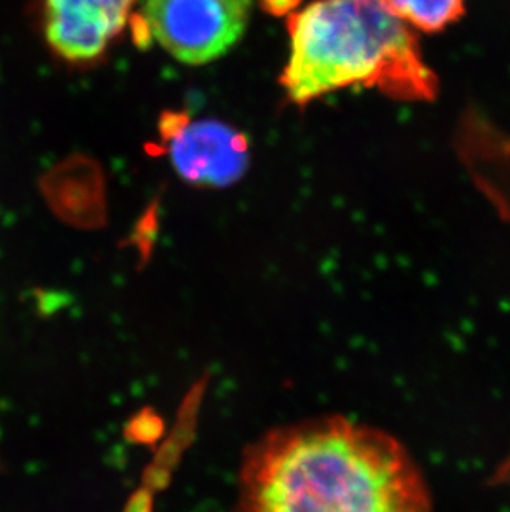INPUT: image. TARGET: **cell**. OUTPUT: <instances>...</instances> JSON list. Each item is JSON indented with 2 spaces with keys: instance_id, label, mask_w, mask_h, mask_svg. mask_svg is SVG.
Returning <instances> with one entry per match:
<instances>
[{
  "instance_id": "1",
  "label": "cell",
  "mask_w": 510,
  "mask_h": 512,
  "mask_svg": "<svg viewBox=\"0 0 510 512\" xmlns=\"http://www.w3.org/2000/svg\"><path fill=\"white\" fill-rule=\"evenodd\" d=\"M241 512H433L428 484L400 441L322 418L284 426L247 451Z\"/></svg>"
},
{
  "instance_id": "2",
  "label": "cell",
  "mask_w": 510,
  "mask_h": 512,
  "mask_svg": "<svg viewBox=\"0 0 510 512\" xmlns=\"http://www.w3.org/2000/svg\"><path fill=\"white\" fill-rule=\"evenodd\" d=\"M290 55L280 83L297 105L348 87H375L401 102L438 95L418 37L383 0H313L289 19Z\"/></svg>"
},
{
  "instance_id": "3",
  "label": "cell",
  "mask_w": 510,
  "mask_h": 512,
  "mask_svg": "<svg viewBox=\"0 0 510 512\" xmlns=\"http://www.w3.org/2000/svg\"><path fill=\"white\" fill-rule=\"evenodd\" d=\"M146 37L184 65L224 57L246 34L252 0H146Z\"/></svg>"
},
{
  "instance_id": "4",
  "label": "cell",
  "mask_w": 510,
  "mask_h": 512,
  "mask_svg": "<svg viewBox=\"0 0 510 512\" xmlns=\"http://www.w3.org/2000/svg\"><path fill=\"white\" fill-rule=\"evenodd\" d=\"M161 133L174 170L188 183L226 188L249 168V140L222 121H194L174 113L164 116Z\"/></svg>"
},
{
  "instance_id": "5",
  "label": "cell",
  "mask_w": 510,
  "mask_h": 512,
  "mask_svg": "<svg viewBox=\"0 0 510 512\" xmlns=\"http://www.w3.org/2000/svg\"><path fill=\"white\" fill-rule=\"evenodd\" d=\"M136 0H44L45 37L68 62L97 60L125 29Z\"/></svg>"
},
{
  "instance_id": "6",
  "label": "cell",
  "mask_w": 510,
  "mask_h": 512,
  "mask_svg": "<svg viewBox=\"0 0 510 512\" xmlns=\"http://www.w3.org/2000/svg\"><path fill=\"white\" fill-rule=\"evenodd\" d=\"M391 14L413 30L438 34L466 12V0H383Z\"/></svg>"
},
{
  "instance_id": "7",
  "label": "cell",
  "mask_w": 510,
  "mask_h": 512,
  "mask_svg": "<svg viewBox=\"0 0 510 512\" xmlns=\"http://www.w3.org/2000/svg\"><path fill=\"white\" fill-rule=\"evenodd\" d=\"M300 0H262L265 10H269L275 15L289 14L292 10L297 9Z\"/></svg>"
}]
</instances>
